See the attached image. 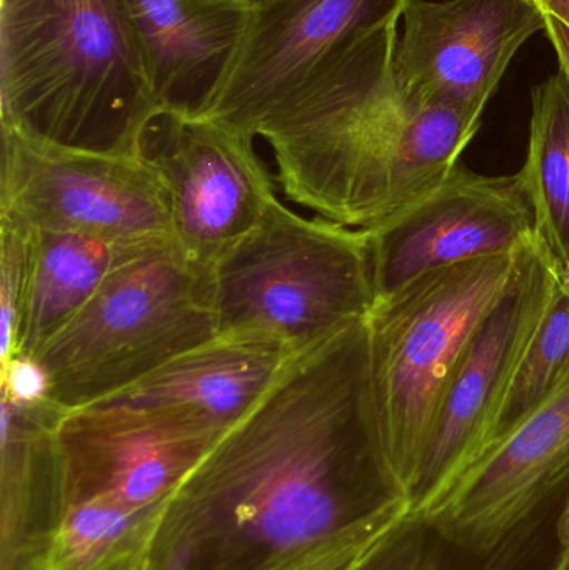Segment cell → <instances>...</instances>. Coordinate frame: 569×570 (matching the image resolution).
Segmentation results:
<instances>
[{
  "label": "cell",
  "mask_w": 569,
  "mask_h": 570,
  "mask_svg": "<svg viewBox=\"0 0 569 570\" xmlns=\"http://www.w3.org/2000/svg\"><path fill=\"white\" fill-rule=\"evenodd\" d=\"M387 491L366 318L294 354L167 502L149 570H271Z\"/></svg>",
  "instance_id": "obj_1"
},
{
  "label": "cell",
  "mask_w": 569,
  "mask_h": 570,
  "mask_svg": "<svg viewBox=\"0 0 569 570\" xmlns=\"http://www.w3.org/2000/svg\"><path fill=\"white\" fill-rule=\"evenodd\" d=\"M157 116L127 0H0V122L77 153L140 157Z\"/></svg>",
  "instance_id": "obj_2"
},
{
  "label": "cell",
  "mask_w": 569,
  "mask_h": 570,
  "mask_svg": "<svg viewBox=\"0 0 569 570\" xmlns=\"http://www.w3.org/2000/svg\"><path fill=\"white\" fill-rule=\"evenodd\" d=\"M398 37L400 29L321 116L267 142L284 196L351 229L380 226L436 189L480 129L481 120L401 90Z\"/></svg>",
  "instance_id": "obj_3"
},
{
  "label": "cell",
  "mask_w": 569,
  "mask_h": 570,
  "mask_svg": "<svg viewBox=\"0 0 569 570\" xmlns=\"http://www.w3.org/2000/svg\"><path fill=\"white\" fill-rule=\"evenodd\" d=\"M523 247L434 271L374 302L367 314L371 391L393 498L416 495L451 375L513 284Z\"/></svg>",
  "instance_id": "obj_4"
},
{
  "label": "cell",
  "mask_w": 569,
  "mask_h": 570,
  "mask_svg": "<svg viewBox=\"0 0 569 570\" xmlns=\"http://www.w3.org/2000/svg\"><path fill=\"white\" fill-rule=\"evenodd\" d=\"M216 335L209 269L160 239L124 257L32 358L47 401L70 412L120 394Z\"/></svg>",
  "instance_id": "obj_5"
},
{
  "label": "cell",
  "mask_w": 569,
  "mask_h": 570,
  "mask_svg": "<svg viewBox=\"0 0 569 570\" xmlns=\"http://www.w3.org/2000/svg\"><path fill=\"white\" fill-rule=\"evenodd\" d=\"M209 277L219 334L267 335L294 354L364 321L376 301L366 230L307 219L279 197Z\"/></svg>",
  "instance_id": "obj_6"
},
{
  "label": "cell",
  "mask_w": 569,
  "mask_h": 570,
  "mask_svg": "<svg viewBox=\"0 0 569 570\" xmlns=\"http://www.w3.org/2000/svg\"><path fill=\"white\" fill-rule=\"evenodd\" d=\"M410 0H256L236 62L207 110L266 142L316 119L353 82Z\"/></svg>",
  "instance_id": "obj_7"
},
{
  "label": "cell",
  "mask_w": 569,
  "mask_h": 570,
  "mask_svg": "<svg viewBox=\"0 0 569 570\" xmlns=\"http://www.w3.org/2000/svg\"><path fill=\"white\" fill-rule=\"evenodd\" d=\"M560 285L561 267L533 237L521 250L513 284L471 338L441 399L413 499V524H423L493 444L511 382Z\"/></svg>",
  "instance_id": "obj_8"
},
{
  "label": "cell",
  "mask_w": 569,
  "mask_h": 570,
  "mask_svg": "<svg viewBox=\"0 0 569 570\" xmlns=\"http://www.w3.org/2000/svg\"><path fill=\"white\" fill-rule=\"evenodd\" d=\"M0 214L32 230L114 244L173 239L169 203L144 157L77 153L2 129Z\"/></svg>",
  "instance_id": "obj_9"
},
{
  "label": "cell",
  "mask_w": 569,
  "mask_h": 570,
  "mask_svg": "<svg viewBox=\"0 0 569 570\" xmlns=\"http://www.w3.org/2000/svg\"><path fill=\"white\" fill-rule=\"evenodd\" d=\"M140 157L166 190L173 239L206 269L279 197L253 137L207 117L160 114L144 136Z\"/></svg>",
  "instance_id": "obj_10"
},
{
  "label": "cell",
  "mask_w": 569,
  "mask_h": 570,
  "mask_svg": "<svg viewBox=\"0 0 569 570\" xmlns=\"http://www.w3.org/2000/svg\"><path fill=\"white\" fill-rule=\"evenodd\" d=\"M184 407L96 404L57 425L67 509L107 495L134 509L163 504L224 434Z\"/></svg>",
  "instance_id": "obj_11"
},
{
  "label": "cell",
  "mask_w": 569,
  "mask_h": 570,
  "mask_svg": "<svg viewBox=\"0 0 569 570\" xmlns=\"http://www.w3.org/2000/svg\"><path fill=\"white\" fill-rule=\"evenodd\" d=\"M366 230L376 301L454 264L514 253L534 237L520 176H483L464 166L426 196Z\"/></svg>",
  "instance_id": "obj_12"
},
{
  "label": "cell",
  "mask_w": 569,
  "mask_h": 570,
  "mask_svg": "<svg viewBox=\"0 0 569 570\" xmlns=\"http://www.w3.org/2000/svg\"><path fill=\"white\" fill-rule=\"evenodd\" d=\"M398 37L401 90L424 106L481 120L520 47L547 30L538 0H410Z\"/></svg>",
  "instance_id": "obj_13"
},
{
  "label": "cell",
  "mask_w": 569,
  "mask_h": 570,
  "mask_svg": "<svg viewBox=\"0 0 569 570\" xmlns=\"http://www.w3.org/2000/svg\"><path fill=\"white\" fill-rule=\"evenodd\" d=\"M569 484V372L558 387L468 469L423 528L478 554L514 532Z\"/></svg>",
  "instance_id": "obj_14"
},
{
  "label": "cell",
  "mask_w": 569,
  "mask_h": 570,
  "mask_svg": "<svg viewBox=\"0 0 569 570\" xmlns=\"http://www.w3.org/2000/svg\"><path fill=\"white\" fill-rule=\"evenodd\" d=\"M159 114L204 117L246 37V0H127Z\"/></svg>",
  "instance_id": "obj_15"
},
{
  "label": "cell",
  "mask_w": 569,
  "mask_h": 570,
  "mask_svg": "<svg viewBox=\"0 0 569 570\" xmlns=\"http://www.w3.org/2000/svg\"><path fill=\"white\" fill-rule=\"evenodd\" d=\"M0 419V570H46L67 512L52 402L2 394Z\"/></svg>",
  "instance_id": "obj_16"
},
{
  "label": "cell",
  "mask_w": 569,
  "mask_h": 570,
  "mask_svg": "<svg viewBox=\"0 0 569 570\" xmlns=\"http://www.w3.org/2000/svg\"><path fill=\"white\" fill-rule=\"evenodd\" d=\"M293 355L267 335L219 334L99 404L193 409L227 431L253 411Z\"/></svg>",
  "instance_id": "obj_17"
},
{
  "label": "cell",
  "mask_w": 569,
  "mask_h": 570,
  "mask_svg": "<svg viewBox=\"0 0 569 570\" xmlns=\"http://www.w3.org/2000/svg\"><path fill=\"white\" fill-rule=\"evenodd\" d=\"M139 246L143 244L124 246L82 234L33 230L29 285L13 357H33L76 317L110 271Z\"/></svg>",
  "instance_id": "obj_18"
},
{
  "label": "cell",
  "mask_w": 569,
  "mask_h": 570,
  "mask_svg": "<svg viewBox=\"0 0 569 570\" xmlns=\"http://www.w3.org/2000/svg\"><path fill=\"white\" fill-rule=\"evenodd\" d=\"M534 237L563 269L569 259V79L565 72L531 92L530 144L520 173Z\"/></svg>",
  "instance_id": "obj_19"
},
{
  "label": "cell",
  "mask_w": 569,
  "mask_h": 570,
  "mask_svg": "<svg viewBox=\"0 0 569 570\" xmlns=\"http://www.w3.org/2000/svg\"><path fill=\"white\" fill-rule=\"evenodd\" d=\"M167 502L134 509L97 495L70 505L46 570H149Z\"/></svg>",
  "instance_id": "obj_20"
},
{
  "label": "cell",
  "mask_w": 569,
  "mask_h": 570,
  "mask_svg": "<svg viewBox=\"0 0 569 570\" xmlns=\"http://www.w3.org/2000/svg\"><path fill=\"white\" fill-rule=\"evenodd\" d=\"M568 372L569 294L561 284L514 374L498 415L493 442L534 411Z\"/></svg>",
  "instance_id": "obj_21"
},
{
  "label": "cell",
  "mask_w": 569,
  "mask_h": 570,
  "mask_svg": "<svg viewBox=\"0 0 569 570\" xmlns=\"http://www.w3.org/2000/svg\"><path fill=\"white\" fill-rule=\"evenodd\" d=\"M413 501L387 498L350 528L271 570H354L410 522Z\"/></svg>",
  "instance_id": "obj_22"
},
{
  "label": "cell",
  "mask_w": 569,
  "mask_h": 570,
  "mask_svg": "<svg viewBox=\"0 0 569 570\" xmlns=\"http://www.w3.org/2000/svg\"><path fill=\"white\" fill-rule=\"evenodd\" d=\"M33 230L16 217L0 214V361L16 355L23 302L29 285Z\"/></svg>",
  "instance_id": "obj_23"
},
{
  "label": "cell",
  "mask_w": 569,
  "mask_h": 570,
  "mask_svg": "<svg viewBox=\"0 0 569 570\" xmlns=\"http://www.w3.org/2000/svg\"><path fill=\"white\" fill-rule=\"evenodd\" d=\"M421 525L408 522L393 538L387 539L366 561L354 570H508L507 552L497 549L490 561L473 568H461L451 562L433 542L421 535ZM504 548V546H503Z\"/></svg>",
  "instance_id": "obj_24"
},
{
  "label": "cell",
  "mask_w": 569,
  "mask_h": 570,
  "mask_svg": "<svg viewBox=\"0 0 569 570\" xmlns=\"http://www.w3.org/2000/svg\"><path fill=\"white\" fill-rule=\"evenodd\" d=\"M547 32L560 59V70L569 79V27L563 20L548 13Z\"/></svg>",
  "instance_id": "obj_25"
},
{
  "label": "cell",
  "mask_w": 569,
  "mask_h": 570,
  "mask_svg": "<svg viewBox=\"0 0 569 570\" xmlns=\"http://www.w3.org/2000/svg\"><path fill=\"white\" fill-rule=\"evenodd\" d=\"M557 538L561 548L569 544V484L563 509H561L560 515H558Z\"/></svg>",
  "instance_id": "obj_26"
},
{
  "label": "cell",
  "mask_w": 569,
  "mask_h": 570,
  "mask_svg": "<svg viewBox=\"0 0 569 570\" xmlns=\"http://www.w3.org/2000/svg\"><path fill=\"white\" fill-rule=\"evenodd\" d=\"M538 2L548 13L563 20L569 27V0H538Z\"/></svg>",
  "instance_id": "obj_27"
},
{
  "label": "cell",
  "mask_w": 569,
  "mask_h": 570,
  "mask_svg": "<svg viewBox=\"0 0 569 570\" xmlns=\"http://www.w3.org/2000/svg\"><path fill=\"white\" fill-rule=\"evenodd\" d=\"M550 570H569V544L561 548L560 558Z\"/></svg>",
  "instance_id": "obj_28"
},
{
  "label": "cell",
  "mask_w": 569,
  "mask_h": 570,
  "mask_svg": "<svg viewBox=\"0 0 569 570\" xmlns=\"http://www.w3.org/2000/svg\"><path fill=\"white\" fill-rule=\"evenodd\" d=\"M561 284H563L565 291L569 294V259L565 264L563 269H561Z\"/></svg>",
  "instance_id": "obj_29"
},
{
  "label": "cell",
  "mask_w": 569,
  "mask_h": 570,
  "mask_svg": "<svg viewBox=\"0 0 569 570\" xmlns=\"http://www.w3.org/2000/svg\"><path fill=\"white\" fill-rule=\"evenodd\" d=\"M246 2L253 3L256 2V0H246Z\"/></svg>",
  "instance_id": "obj_30"
}]
</instances>
